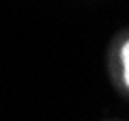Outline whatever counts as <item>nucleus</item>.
<instances>
[{
	"instance_id": "nucleus-1",
	"label": "nucleus",
	"mask_w": 129,
	"mask_h": 121,
	"mask_svg": "<svg viewBox=\"0 0 129 121\" xmlns=\"http://www.w3.org/2000/svg\"><path fill=\"white\" fill-rule=\"evenodd\" d=\"M120 58H123V76H125V84L129 87V41L123 46L120 50Z\"/></svg>"
}]
</instances>
